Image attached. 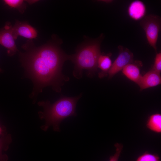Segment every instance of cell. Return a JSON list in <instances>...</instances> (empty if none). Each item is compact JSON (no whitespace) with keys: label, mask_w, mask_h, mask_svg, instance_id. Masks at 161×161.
<instances>
[{"label":"cell","mask_w":161,"mask_h":161,"mask_svg":"<svg viewBox=\"0 0 161 161\" xmlns=\"http://www.w3.org/2000/svg\"><path fill=\"white\" fill-rule=\"evenodd\" d=\"M22 47L26 51L19 52V56L25 75L32 80L34 86L30 97H36L48 86L60 92L61 86L69 80L68 77L62 74V70L64 62L69 60L70 55L52 42L36 47L32 40H29Z\"/></svg>","instance_id":"cell-1"},{"label":"cell","mask_w":161,"mask_h":161,"mask_svg":"<svg viewBox=\"0 0 161 161\" xmlns=\"http://www.w3.org/2000/svg\"><path fill=\"white\" fill-rule=\"evenodd\" d=\"M82 95L81 93L75 97H63L53 103L48 100L38 102V105L43 109V111L39 112V117L45 121L41 129L46 131L52 126L54 131H59L60 124L64 119L70 116H76V104Z\"/></svg>","instance_id":"cell-2"},{"label":"cell","mask_w":161,"mask_h":161,"mask_svg":"<svg viewBox=\"0 0 161 161\" xmlns=\"http://www.w3.org/2000/svg\"><path fill=\"white\" fill-rule=\"evenodd\" d=\"M103 37L101 35L97 39L86 42L78 48L75 54L70 55L69 60L75 65L72 74L75 78L82 77L83 70H87V75L90 77L97 71Z\"/></svg>","instance_id":"cell-3"},{"label":"cell","mask_w":161,"mask_h":161,"mask_svg":"<svg viewBox=\"0 0 161 161\" xmlns=\"http://www.w3.org/2000/svg\"><path fill=\"white\" fill-rule=\"evenodd\" d=\"M140 26L144 31L147 41L157 52V43L161 28V18L157 15L150 14L142 19Z\"/></svg>","instance_id":"cell-4"},{"label":"cell","mask_w":161,"mask_h":161,"mask_svg":"<svg viewBox=\"0 0 161 161\" xmlns=\"http://www.w3.org/2000/svg\"><path fill=\"white\" fill-rule=\"evenodd\" d=\"M119 53L113 63L108 74L109 78H111L129 64L133 62V53L128 48L121 45L118 47Z\"/></svg>","instance_id":"cell-5"},{"label":"cell","mask_w":161,"mask_h":161,"mask_svg":"<svg viewBox=\"0 0 161 161\" xmlns=\"http://www.w3.org/2000/svg\"><path fill=\"white\" fill-rule=\"evenodd\" d=\"M12 27L10 23L7 22L0 30V44L7 49V54L10 56L19 52L15 41Z\"/></svg>","instance_id":"cell-6"},{"label":"cell","mask_w":161,"mask_h":161,"mask_svg":"<svg viewBox=\"0 0 161 161\" xmlns=\"http://www.w3.org/2000/svg\"><path fill=\"white\" fill-rule=\"evenodd\" d=\"M12 30L15 40L18 36L32 40L36 38L38 35L36 30L26 21H16L12 27Z\"/></svg>","instance_id":"cell-7"},{"label":"cell","mask_w":161,"mask_h":161,"mask_svg":"<svg viewBox=\"0 0 161 161\" xmlns=\"http://www.w3.org/2000/svg\"><path fill=\"white\" fill-rule=\"evenodd\" d=\"M161 77L160 74L151 69L143 76L137 84L142 90L155 87L160 84Z\"/></svg>","instance_id":"cell-8"},{"label":"cell","mask_w":161,"mask_h":161,"mask_svg":"<svg viewBox=\"0 0 161 161\" xmlns=\"http://www.w3.org/2000/svg\"><path fill=\"white\" fill-rule=\"evenodd\" d=\"M146 6L142 1H133L129 4L127 10L128 14L131 18L135 21L142 20L145 16Z\"/></svg>","instance_id":"cell-9"},{"label":"cell","mask_w":161,"mask_h":161,"mask_svg":"<svg viewBox=\"0 0 161 161\" xmlns=\"http://www.w3.org/2000/svg\"><path fill=\"white\" fill-rule=\"evenodd\" d=\"M123 73L128 79L138 84L142 76L139 66L134 62L128 64L122 70Z\"/></svg>","instance_id":"cell-10"},{"label":"cell","mask_w":161,"mask_h":161,"mask_svg":"<svg viewBox=\"0 0 161 161\" xmlns=\"http://www.w3.org/2000/svg\"><path fill=\"white\" fill-rule=\"evenodd\" d=\"M146 128L157 134L161 133V114L157 113L151 115L148 118L146 124Z\"/></svg>","instance_id":"cell-11"},{"label":"cell","mask_w":161,"mask_h":161,"mask_svg":"<svg viewBox=\"0 0 161 161\" xmlns=\"http://www.w3.org/2000/svg\"><path fill=\"white\" fill-rule=\"evenodd\" d=\"M112 64L111 60L109 56L100 54L97 61V68L101 70L99 73L100 78L107 75Z\"/></svg>","instance_id":"cell-12"},{"label":"cell","mask_w":161,"mask_h":161,"mask_svg":"<svg viewBox=\"0 0 161 161\" xmlns=\"http://www.w3.org/2000/svg\"><path fill=\"white\" fill-rule=\"evenodd\" d=\"M4 3L11 8L17 9L21 13H23L26 8V4L22 0H4Z\"/></svg>","instance_id":"cell-13"},{"label":"cell","mask_w":161,"mask_h":161,"mask_svg":"<svg viewBox=\"0 0 161 161\" xmlns=\"http://www.w3.org/2000/svg\"><path fill=\"white\" fill-rule=\"evenodd\" d=\"M135 161H160L157 155L146 152L139 156Z\"/></svg>","instance_id":"cell-14"},{"label":"cell","mask_w":161,"mask_h":161,"mask_svg":"<svg viewBox=\"0 0 161 161\" xmlns=\"http://www.w3.org/2000/svg\"><path fill=\"white\" fill-rule=\"evenodd\" d=\"M114 146L116 148L115 152L109 157V161H118L123 148V145L120 143H116Z\"/></svg>","instance_id":"cell-15"},{"label":"cell","mask_w":161,"mask_h":161,"mask_svg":"<svg viewBox=\"0 0 161 161\" xmlns=\"http://www.w3.org/2000/svg\"><path fill=\"white\" fill-rule=\"evenodd\" d=\"M152 69L160 74L161 72V52L157 53L156 55Z\"/></svg>","instance_id":"cell-16"},{"label":"cell","mask_w":161,"mask_h":161,"mask_svg":"<svg viewBox=\"0 0 161 161\" xmlns=\"http://www.w3.org/2000/svg\"><path fill=\"white\" fill-rule=\"evenodd\" d=\"M5 140L4 138H0V161H7L8 160L7 156L2 154V151L4 148L5 144Z\"/></svg>","instance_id":"cell-17"},{"label":"cell","mask_w":161,"mask_h":161,"mask_svg":"<svg viewBox=\"0 0 161 161\" xmlns=\"http://www.w3.org/2000/svg\"><path fill=\"white\" fill-rule=\"evenodd\" d=\"M98 1L100 2H103L106 3H112L113 1V0H98Z\"/></svg>","instance_id":"cell-18"},{"label":"cell","mask_w":161,"mask_h":161,"mask_svg":"<svg viewBox=\"0 0 161 161\" xmlns=\"http://www.w3.org/2000/svg\"><path fill=\"white\" fill-rule=\"evenodd\" d=\"M2 132V130L0 126V134H1Z\"/></svg>","instance_id":"cell-19"},{"label":"cell","mask_w":161,"mask_h":161,"mask_svg":"<svg viewBox=\"0 0 161 161\" xmlns=\"http://www.w3.org/2000/svg\"><path fill=\"white\" fill-rule=\"evenodd\" d=\"M1 69L0 68V72H1Z\"/></svg>","instance_id":"cell-20"}]
</instances>
